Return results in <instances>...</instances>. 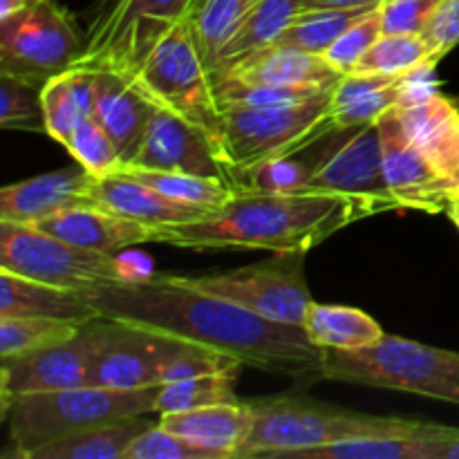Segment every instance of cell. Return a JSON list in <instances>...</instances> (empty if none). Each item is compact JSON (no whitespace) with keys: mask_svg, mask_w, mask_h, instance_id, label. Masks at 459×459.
Instances as JSON below:
<instances>
[{"mask_svg":"<svg viewBox=\"0 0 459 459\" xmlns=\"http://www.w3.org/2000/svg\"><path fill=\"white\" fill-rule=\"evenodd\" d=\"M384 34V27H381V16L379 7L372 9V12L363 13L361 18L352 22L330 48L325 49V61L334 67L339 74H352L357 63L366 56L368 49L377 43V39Z\"/></svg>","mask_w":459,"mask_h":459,"instance_id":"41","label":"cell"},{"mask_svg":"<svg viewBox=\"0 0 459 459\" xmlns=\"http://www.w3.org/2000/svg\"><path fill=\"white\" fill-rule=\"evenodd\" d=\"M451 426L421 421L412 430L363 435L294 453L299 459H439V446Z\"/></svg>","mask_w":459,"mask_h":459,"instance_id":"24","label":"cell"},{"mask_svg":"<svg viewBox=\"0 0 459 459\" xmlns=\"http://www.w3.org/2000/svg\"><path fill=\"white\" fill-rule=\"evenodd\" d=\"M88 291L101 318L202 345L300 385L323 381V348L309 341L303 327L267 321L218 296L179 285L169 273Z\"/></svg>","mask_w":459,"mask_h":459,"instance_id":"1","label":"cell"},{"mask_svg":"<svg viewBox=\"0 0 459 459\" xmlns=\"http://www.w3.org/2000/svg\"><path fill=\"white\" fill-rule=\"evenodd\" d=\"M379 7V4H377ZM377 7L359 9H312V12H299L290 22L281 39L273 45L281 48H296L303 52L325 54V49L352 25L363 13Z\"/></svg>","mask_w":459,"mask_h":459,"instance_id":"33","label":"cell"},{"mask_svg":"<svg viewBox=\"0 0 459 459\" xmlns=\"http://www.w3.org/2000/svg\"><path fill=\"white\" fill-rule=\"evenodd\" d=\"M94 103H97L94 70L74 67L48 81L43 85V108L49 137L67 146L76 126L88 117H94Z\"/></svg>","mask_w":459,"mask_h":459,"instance_id":"28","label":"cell"},{"mask_svg":"<svg viewBox=\"0 0 459 459\" xmlns=\"http://www.w3.org/2000/svg\"><path fill=\"white\" fill-rule=\"evenodd\" d=\"M334 88V85H332ZM332 88L303 103L276 108H222L224 166L229 178L276 157L296 155L332 126Z\"/></svg>","mask_w":459,"mask_h":459,"instance_id":"7","label":"cell"},{"mask_svg":"<svg viewBox=\"0 0 459 459\" xmlns=\"http://www.w3.org/2000/svg\"><path fill=\"white\" fill-rule=\"evenodd\" d=\"M312 164L309 191L352 200L366 218L397 211L384 170L379 124L332 128L307 148L299 151Z\"/></svg>","mask_w":459,"mask_h":459,"instance_id":"9","label":"cell"},{"mask_svg":"<svg viewBox=\"0 0 459 459\" xmlns=\"http://www.w3.org/2000/svg\"><path fill=\"white\" fill-rule=\"evenodd\" d=\"M79 323L48 316L0 318V359L25 357L67 343L81 332Z\"/></svg>","mask_w":459,"mask_h":459,"instance_id":"32","label":"cell"},{"mask_svg":"<svg viewBox=\"0 0 459 459\" xmlns=\"http://www.w3.org/2000/svg\"><path fill=\"white\" fill-rule=\"evenodd\" d=\"M457 202H459V197H457Z\"/></svg>","mask_w":459,"mask_h":459,"instance_id":"48","label":"cell"},{"mask_svg":"<svg viewBox=\"0 0 459 459\" xmlns=\"http://www.w3.org/2000/svg\"><path fill=\"white\" fill-rule=\"evenodd\" d=\"M384 0H300V12H312V9H359V7H377Z\"/></svg>","mask_w":459,"mask_h":459,"instance_id":"45","label":"cell"},{"mask_svg":"<svg viewBox=\"0 0 459 459\" xmlns=\"http://www.w3.org/2000/svg\"><path fill=\"white\" fill-rule=\"evenodd\" d=\"M240 372H220V375L193 377V379L173 381L160 385L155 402L157 415L166 412H184L195 408L218 406V403H238L236 377Z\"/></svg>","mask_w":459,"mask_h":459,"instance_id":"34","label":"cell"},{"mask_svg":"<svg viewBox=\"0 0 459 459\" xmlns=\"http://www.w3.org/2000/svg\"><path fill=\"white\" fill-rule=\"evenodd\" d=\"M94 175L81 169H63L9 184L0 191V222L36 224L76 206H94L90 197Z\"/></svg>","mask_w":459,"mask_h":459,"instance_id":"18","label":"cell"},{"mask_svg":"<svg viewBox=\"0 0 459 459\" xmlns=\"http://www.w3.org/2000/svg\"><path fill=\"white\" fill-rule=\"evenodd\" d=\"M193 0H94L74 67L134 79L157 45L188 18Z\"/></svg>","mask_w":459,"mask_h":459,"instance_id":"6","label":"cell"},{"mask_svg":"<svg viewBox=\"0 0 459 459\" xmlns=\"http://www.w3.org/2000/svg\"><path fill=\"white\" fill-rule=\"evenodd\" d=\"M426 65H437L430 58L424 36L417 34H381L377 43L357 63L352 74H411Z\"/></svg>","mask_w":459,"mask_h":459,"instance_id":"35","label":"cell"},{"mask_svg":"<svg viewBox=\"0 0 459 459\" xmlns=\"http://www.w3.org/2000/svg\"><path fill=\"white\" fill-rule=\"evenodd\" d=\"M444 0H384L379 16L384 34L421 36Z\"/></svg>","mask_w":459,"mask_h":459,"instance_id":"43","label":"cell"},{"mask_svg":"<svg viewBox=\"0 0 459 459\" xmlns=\"http://www.w3.org/2000/svg\"><path fill=\"white\" fill-rule=\"evenodd\" d=\"M81 52L83 34L56 0H31L0 21V74L45 85L74 70Z\"/></svg>","mask_w":459,"mask_h":459,"instance_id":"12","label":"cell"},{"mask_svg":"<svg viewBox=\"0 0 459 459\" xmlns=\"http://www.w3.org/2000/svg\"><path fill=\"white\" fill-rule=\"evenodd\" d=\"M439 459H459V429H448L446 439L439 446Z\"/></svg>","mask_w":459,"mask_h":459,"instance_id":"46","label":"cell"},{"mask_svg":"<svg viewBox=\"0 0 459 459\" xmlns=\"http://www.w3.org/2000/svg\"><path fill=\"white\" fill-rule=\"evenodd\" d=\"M305 334L323 350H363L379 343L385 336L384 327L363 309L345 305H321L314 300L303 318Z\"/></svg>","mask_w":459,"mask_h":459,"instance_id":"29","label":"cell"},{"mask_svg":"<svg viewBox=\"0 0 459 459\" xmlns=\"http://www.w3.org/2000/svg\"><path fill=\"white\" fill-rule=\"evenodd\" d=\"M426 65L412 74L397 110L411 142L457 188L459 197V103L439 92Z\"/></svg>","mask_w":459,"mask_h":459,"instance_id":"15","label":"cell"},{"mask_svg":"<svg viewBox=\"0 0 459 459\" xmlns=\"http://www.w3.org/2000/svg\"><path fill=\"white\" fill-rule=\"evenodd\" d=\"M151 426L146 415L124 417L48 444L30 459H124L130 444Z\"/></svg>","mask_w":459,"mask_h":459,"instance_id":"30","label":"cell"},{"mask_svg":"<svg viewBox=\"0 0 459 459\" xmlns=\"http://www.w3.org/2000/svg\"><path fill=\"white\" fill-rule=\"evenodd\" d=\"M70 155L92 175H110L121 169V155L108 130L99 124L97 117H88L76 126L67 142Z\"/></svg>","mask_w":459,"mask_h":459,"instance_id":"40","label":"cell"},{"mask_svg":"<svg viewBox=\"0 0 459 459\" xmlns=\"http://www.w3.org/2000/svg\"><path fill=\"white\" fill-rule=\"evenodd\" d=\"M305 251H285L263 263L200 276H170L175 282L229 300L267 321L303 325L312 291L305 278Z\"/></svg>","mask_w":459,"mask_h":459,"instance_id":"11","label":"cell"},{"mask_svg":"<svg viewBox=\"0 0 459 459\" xmlns=\"http://www.w3.org/2000/svg\"><path fill=\"white\" fill-rule=\"evenodd\" d=\"M424 40L435 63L442 61L453 48L459 45V0H444L435 12L433 21L424 30Z\"/></svg>","mask_w":459,"mask_h":459,"instance_id":"44","label":"cell"},{"mask_svg":"<svg viewBox=\"0 0 459 459\" xmlns=\"http://www.w3.org/2000/svg\"><path fill=\"white\" fill-rule=\"evenodd\" d=\"M134 83L151 101L211 134L224 161V112L215 97V83L188 21L179 22L148 56Z\"/></svg>","mask_w":459,"mask_h":459,"instance_id":"8","label":"cell"},{"mask_svg":"<svg viewBox=\"0 0 459 459\" xmlns=\"http://www.w3.org/2000/svg\"><path fill=\"white\" fill-rule=\"evenodd\" d=\"M312 164L303 155H287L255 164L233 178V186L260 193H307L312 182Z\"/></svg>","mask_w":459,"mask_h":459,"instance_id":"39","label":"cell"},{"mask_svg":"<svg viewBox=\"0 0 459 459\" xmlns=\"http://www.w3.org/2000/svg\"><path fill=\"white\" fill-rule=\"evenodd\" d=\"M377 124L381 133L385 182L399 209L446 213L457 200V188L411 142L397 106L381 115Z\"/></svg>","mask_w":459,"mask_h":459,"instance_id":"14","label":"cell"},{"mask_svg":"<svg viewBox=\"0 0 459 459\" xmlns=\"http://www.w3.org/2000/svg\"><path fill=\"white\" fill-rule=\"evenodd\" d=\"M157 394L160 385L142 390L81 385L13 397L3 406L9 429V455L30 459L39 448L81 430L155 412Z\"/></svg>","mask_w":459,"mask_h":459,"instance_id":"3","label":"cell"},{"mask_svg":"<svg viewBox=\"0 0 459 459\" xmlns=\"http://www.w3.org/2000/svg\"><path fill=\"white\" fill-rule=\"evenodd\" d=\"M157 108L160 106L151 101L148 94L128 76L117 72H97L94 117L117 143L124 166L137 160Z\"/></svg>","mask_w":459,"mask_h":459,"instance_id":"19","label":"cell"},{"mask_svg":"<svg viewBox=\"0 0 459 459\" xmlns=\"http://www.w3.org/2000/svg\"><path fill=\"white\" fill-rule=\"evenodd\" d=\"M90 197L99 209H106L110 213L121 215V218L151 224V227L195 222V220L209 218L211 213L218 211L170 200V197L161 195L155 188L146 186L143 182L126 173L94 175Z\"/></svg>","mask_w":459,"mask_h":459,"instance_id":"21","label":"cell"},{"mask_svg":"<svg viewBox=\"0 0 459 459\" xmlns=\"http://www.w3.org/2000/svg\"><path fill=\"white\" fill-rule=\"evenodd\" d=\"M130 166L191 173L202 178H224L231 182L227 166L220 157L218 143L211 139V134L164 108H157L142 151Z\"/></svg>","mask_w":459,"mask_h":459,"instance_id":"17","label":"cell"},{"mask_svg":"<svg viewBox=\"0 0 459 459\" xmlns=\"http://www.w3.org/2000/svg\"><path fill=\"white\" fill-rule=\"evenodd\" d=\"M323 381L420 394L459 406V352L385 334L363 350H323Z\"/></svg>","mask_w":459,"mask_h":459,"instance_id":"5","label":"cell"},{"mask_svg":"<svg viewBox=\"0 0 459 459\" xmlns=\"http://www.w3.org/2000/svg\"><path fill=\"white\" fill-rule=\"evenodd\" d=\"M0 269L70 290L142 281L124 258L70 245L34 224L0 222Z\"/></svg>","mask_w":459,"mask_h":459,"instance_id":"10","label":"cell"},{"mask_svg":"<svg viewBox=\"0 0 459 459\" xmlns=\"http://www.w3.org/2000/svg\"><path fill=\"white\" fill-rule=\"evenodd\" d=\"M251 408L247 402L218 403L184 412L160 415L157 424L188 442L213 451L220 459H236L251 433Z\"/></svg>","mask_w":459,"mask_h":459,"instance_id":"23","label":"cell"},{"mask_svg":"<svg viewBox=\"0 0 459 459\" xmlns=\"http://www.w3.org/2000/svg\"><path fill=\"white\" fill-rule=\"evenodd\" d=\"M34 227L70 245L112 255H119L130 247L155 242L157 233V227L121 218L99 206H76V209L61 211V213L40 220Z\"/></svg>","mask_w":459,"mask_h":459,"instance_id":"20","label":"cell"},{"mask_svg":"<svg viewBox=\"0 0 459 459\" xmlns=\"http://www.w3.org/2000/svg\"><path fill=\"white\" fill-rule=\"evenodd\" d=\"M110 336V321L94 318L72 341L25 357L3 359L0 406L31 393L92 385V368Z\"/></svg>","mask_w":459,"mask_h":459,"instance_id":"13","label":"cell"},{"mask_svg":"<svg viewBox=\"0 0 459 459\" xmlns=\"http://www.w3.org/2000/svg\"><path fill=\"white\" fill-rule=\"evenodd\" d=\"M352 200L330 193H260L238 188L209 218L157 227L155 242L179 249L309 251L363 220Z\"/></svg>","mask_w":459,"mask_h":459,"instance_id":"2","label":"cell"},{"mask_svg":"<svg viewBox=\"0 0 459 459\" xmlns=\"http://www.w3.org/2000/svg\"><path fill=\"white\" fill-rule=\"evenodd\" d=\"M124 459H220L213 451L197 446L188 442L182 435H175L166 430L164 426L152 424L143 430L130 448L126 451Z\"/></svg>","mask_w":459,"mask_h":459,"instance_id":"42","label":"cell"},{"mask_svg":"<svg viewBox=\"0 0 459 459\" xmlns=\"http://www.w3.org/2000/svg\"><path fill=\"white\" fill-rule=\"evenodd\" d=\"M215 97L222 108H276L303 103L330 88L316 85H269V83H247V81L227 79L213 81ZM336 85V83H334Z\"/></svg>","mask_w":459,"mask_h":459,"instance_id":"37","label":"cell"},{"mask_svg":"<svg viewBox=\"0 0 459 459\" xmlns=\"http://www.w3.org/2000/svg\"><path fill=\"white\" fill-rule=\"evenodd\" d=\"M417 72V70H415ZM345 74L332 88V126L350 128L377 121L403 101L412 74Z\"/></svg>","mask_w":459,"mask_h":459,"instance_id":"26","label":"cell"},{"mask_svg":"<svg viewBox=\"0 0 459 459\" xmlns=\"http://www.w3.org/2000/svg\"><path fill=\"white\" fill-rule=\"evenodd\" d=\"M0 126L4 130L48 134L43 85L0 74Z\"/></svg>","mask_w":459,"mask_h":459,"instance_id":"38","label":"cell"},{"mask_svg":"<svg viewBox=\"0 0 459 459\" xmlns=\"http://www.w3.org/2000/svg\"><path fill=\"white\" fill-rule=\"evenodd\" d=\"M31 0H0V21L4 18H12L13 13L22 12V9L30 4Z\"/></svg>","mask_w":459,"mask_h":459,"instance_id":"47","label":"cell"},{"mask_svg":"<svg viewBox=\"0 0 459 459\" xmlns=\"http://www.w3.org/2000/svg\"><path fill=\"white\" fill-rule=\"evenodd\" d=\"M110 321V318H108ZM188 341L110 321V336L92 368V385L142 390L160 385L161 368Z\"/></svg>","mask_w":459,"mask_h":459,"instance_id":"16","label":"cell"},{"mask_svg":"<svg viewBox=\"0 0 459 459\" xmlns=\"http://www.w3.org/2000/svg\"><path fill=\"white\" fill-rule=\"evenodd\" d=\"M300 12V0H258L233 27L209 65L213 81L222 79L251 56L272 48Z\"/></svg>","mask_w":459,"mask_h":459,"instance_id":"25","label":"cell"},{"mask_svg":"<svg viewBox=\"0 0 459 459\" xmlns=\"http://www.w3.org/2000/svg\"><path fill=\"white\" fill-rule=\"evenodd\" d=\"M227 76L247 81V83H269V85H316V88H332L343 74L334 70L325 61L323 54L303 52L296 48H272L263 49L249 61L238 65ZM222 76V79H227ZM220 81V79H218Z\"/></svg>","mask_w":459,"mask_h":459,"instance_id":"27","label":"cell"},{"mask_svg":"<svg viewBox=\"0 0 459 459\" xmlns=\"http://www.w3.org/2000/svg\"><path fill=\"white\" fill-rule=\"evenodd\" d=\"M255 3L258 0H193L186 21L195 34L206 65L213 63L215 54L231 36L233 27Z\"/></svg>","mask_w":459,"mask_h":459,"instance_id":"36","label":"cell"},{"mask_svg":"<svg viewBox=\"0 0 459 459\" xmlns=\"http://www.w3.org/2000/svg\"><path fill=\"white\" fill-rule=\"evenodd\" d=\"M251 433L240 451V459L291 457L307 448L325 446L363 435L399 433L421 424L403 417H379L366 412L327 406L305 397H263L251 399Z\"/></svg>","mask_w":459,"mask_h":459,"instance_id":"4","label":"cell"},{"mask_svg":"<svg viewBox=\"0 0 459 459\" xmlns=\"http://www.w3.org/2000/svg\"><path fill=\"white\" fill-rule=\"evenodd\" d=\"M117 173L130 175V178L139 179V182L155 188L157 193L170 197V200L184 202V204L206 206V209H220L236 193V186L224 178H202V175L191 173L148 170L137 169V166H126V169L117 170Z\"/></svg>","mask_w":459,"mask_h":459,"instance_id":"31","label":"cell"},{"mask_svg":"<svg viewBox=\"0 0 459 459\" xmlns=\"http://www.w3.org/2000/svg\"><path fill=\"white\" fill-rule=\"evenodd\" d=\"M48 316L85 325L99 316L88 290L49 285L0 269V318Z\"/></svg>","mask_w":459,"mask_h":459,"instance_id":"22","label":"cell"}]
</instances>
